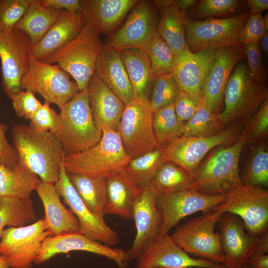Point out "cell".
Instances as JSON below:
<instances>
[{
    "label": "cell",
    "instance_id": "9a60e30c",
    "mask_svg": "<svg viewBox=\"0 0 268 268\" xmlns=\"http://www.w3.org/2000/svg\"><path fill=\"white\" fill-rule=\"evenodd\" d=\"M31 46L22 31L0 30L1 86L7 95L21 90L20 82L29 66Z\"/></svg>",
    "mask_w": 268,
    "mask_h": 268
},
{
    "label": "cell",
    "instance_id": "ab89813d",
    "mask_svg": "<svg viewBox=\"0 0 268 268\" xmlns=\"http://www.w3.org/2000/svg\"><path fill=\"white\" fill-rule=\"evenodd\" d=\"M183 125L177 117L174 104L154 111L153 127L159 147L181 136Z\"/></svg>",
    "mask_w": 268,
    "mask_h": 268
},
{
    "label": "cell",
    "instance_id": "f5cc1de1",
    "mask_svg": "<svg viewBox=\"0 0 268 268\" xmlns=\"http://www.w3.org/2000/svg\"><path fill=\"white\" fill-rule=\"evenodd\" d=\"M40 3L47 7L66 10L71 12L80 10L79 0H39Z\"/></svg>",
    "mask_w": 268,
    "mask_h": 268
},
{
    "label": "cell",
    "instance_id": "3957f363",
    "mask_svg": "<svg viewBox=\"0 0 268 268\" xmlns=\"http://www.w3.org/2000/svg\"><path fill=\"white\" fill-rule=\"evenodd\" d=\"M60 109L59 126L53 134L61 143L65 156L85 151L99 141L102 132L94 121L87 87Z\"/></svg>",
    "mask_w": 268,
    "mask_h": 268
},
{
    "label": "cell",
    "instance_id": "1f68e13d",
    "mask_svg": "<svg viewBox=\"0 0 268 268\" xmlns=\"http://www.w3.org/2000/svg\"><path fill=\"white\" fill-rule=\"evenodd\" d=\"M62 10L42 5L33 0L14 28L24 32L32 46L39 43L58 18Z\"/></svg>",
    "mask_w": 268,
    "mask_h": 268
},
{
    "label": "cell",
    "instance_id": "6da1fadb",
    "mask_svg": "<svg viewBox=\"0 0 268 268\" xmlns=\"http://www.w3.org/2000/svg\"><path fill=\"white\" fill-rule=\"evenodd\" d=\"M11 135L18 161L37 175L41 182L55 184L59 179L65 156L63 146L55 135L22 124L12 127Z\"/></svg>",
    "mask_w": 268,
    "mask_h": 268
},
{
    "label": "cell",
    "instance_id": "8992f818",
    "mask_svg": "<svg viewBox=\"0 0 268 268\" xmlns=\"http://www.w3.org/2000/svg\"><path fill=\"white\" fill-rule=\"evenodd\" d=\"M221 204L181 224L171 235L189 255L224 266L219 235L215 232V226L225 213Z\"/></svg>",
    "mask_w": 268,
    "mask_h": 268
},
{
    "label": "cell",
    "instance_id": "f6af8a7d",
    "mask_svg": "<svg viewBox=\"0 0 268 268\" xmlns=\"http://www.w3.org/2000/svg\"><path fill=\"white\" fill-rule=\"evenodd\" d=\"M246 127V143H255L266 137L268 132V97L249 119Z\"/></svg>",
    "mask_w": 268,
    "mask_h": 268
},
{
    "label": "cell",
    "instance_id": "f35d334b",
    "mask_svg": "<svg viewBox=\"0 0 268 268\" xmlns=\"http://www.w3.org/2000/svg\"><path fill=\"white\" fill-rule=\"evenodd\" d=\"M246 1L240 0H201L189 10L188 18L192 20L226 18L243 12Z\"/></svg>",
    "mask_w": 268,
    "mask_h": 268
},
{
    "label": "cell",
    "instance_id": "11a10c76",
    "mask_svg": "<svg viewBox=\"0 0 268 268\" xmlns=\"http://www.w3.org/2000/svg\"><path fill=\"white\" fill-rule=\"evenodd\" d=\"M247 264L254 268H268V254L253 256Z\"/></svg>",
    "mask_w": 268,
    "mask_h": 268
},
{
    "label": "cell",
    "instance_id": "277c9868",
    "mask_svg": "<svg viewBox=\"0 0 268 268\" xmlns=\"http://www.w3.org/2000/svg\"><path fill=\"white\" fill-rule=\"evenodd\" d=\"M131 160L118 131L106 130L96 144L85 151L65 156L64 164L67 173L107 178L123 170Z\"/></svg>",
    "mask_w": 268,
    "mask_h": 268
},
{
    "label": "cell",
    "instance_id": "f907efd6",
    "mask_svg": "<svg viewBox=\"0 0 268 268\" xmlns=\"http://www.w3.org/2000/svg\"><path fill=\"white\" fill-rule=\"evenodd\" d=\"M201 102L187 92L181 90L174 104L175 112L179 121L183 124L187 122L196 112Z\"/></svg>",
    "mask_w": 268,
    "mask_h": 268
},
{
    "label": "cell",
    "instance_id": "680465c9",
    "mask_svg": "<svg viewBox=\"0 0 268 268\" xmlns=\"http://www.w3.org/2000/svg\"><path fill=\"white\" fill-rule=\"evenodd\" d=\"M259 44L262 53L264 54L266 58L268 55V32H267L259 42Z\"/></svg>",
    "mask_w": 268,
    "mask_h": 268
},
{
    "label": "cell",
    "instance_id": "816d5d0a",
    "mask_svg": "<svg viewBox=\"0 0 268 268\" xmlns=\"http://www.w3.org/2000/svg\"><path fill=\"white\" fill-rule=\"evenodd\" d=\"M6 125L0 122V164L7 167H14L18 162V155L13 146L8 141Z\"/></svg>",
    "mask_w": 268,
    "mask_h": 268
},
{
    "label": "cell",
    "instance_id": "30bf717a",
    "mask_svg": "<svg viewBox=\"0 0 268 268\" xmlns=\"http://www.w3.org/2000/svg\"><path fill=\"white\" fill-rule=\"evenodd\" d=\"M69 75L58 65L38 61L31 56L20 88L38 94L45 101L60 109L79 92L77 84L70 80Z\"/></svg>",
    "mask_w": 268,
    "mask_h": 268
},
{
    "label": "cell",
    "instance_id": "c3c4849f",
    "mask_svg": "<svg viewBox=\"0 0 268 268\" xmlns=\"http://www.w3.org/2000/svg\"><path fill=\"white\" fill-rule=\"evenodd\" d=\"M268 31L262 14H250L240 31L238 40L244 46L253 42H259Z\"/></svg>",
    "mask_w": 268,
    "mask_h": 268
},
{
    "label": "cell",
    "instance_id": "6f0895ef",
    "mask_svg": "<svg viewBox=\"0 0 268 268\" xmlns=\"http://www.w3.org/2000/svg\"><path fill=\"white\" fill-rule=\"evenodd\" d=\"M175 1L178 8L186 14H187V11L192 9L198 1L197 0H178Z\"/></svg>",
    "mask_w": 268,
    "mask_h": 268
},
{
    "label": "cell",
    "instance_id": "d4e9b609",
    "mask_svg": "<svg viewBox=\"0 0 268 268\" xmlns=\"http://www.w3.org/2000/svg\"><path fill=\"white\" fill-rule=\"evenodd\" d=\"M138 0H81L80 10L86 22L98 33L115 32Z\"/></svg>",
    "mask_w": 268,
    "mask_h": 268
},
{
    "label": "cell",
    "instance_id": "e0dca14e",
    "mask_svg": "<svg viewBox=\"0 0 268 268\" xmlns=\"http://www.w3.org/2000/svg\"><path fill=\"white\" fill-rule=\"evenodd\" d=\"M136 260L139 268H227L207 260L192 257L168 233L156 237Z\"/></svg>",
    "mask_w": 268,
    "mask_h": 268
},
{
    "label": "cell",
    "instance_id": "bcb514c9",
    "mask_svg": "<svg viewBox=\"0 0 268 268\" xmlns=\"http://www.w3.org/2000/svg\"><path fill=\"white\" fill-rule=\"evenodd\" d=\"M47 101L43 104L31 116L30 125L39 132H50L54 134L60 124V116L50 106Z\"/></svg>",
    "mask_w": 268,
    "mask_h": 268
},
{
    "label": "cell",
    "instance_id": "681fc988",
    "mask_svg": "<svg viewBox=\"0 0 268 268\" xmlns=\"http://www.w3.org/2000/svg\"><path fill=\"white\" fill-rule=\"evenodd\" d=\"M248 67L253 78L257 82L264 81L267 69L262 61V53L259 42H253L244 46Z\"/></svg>",
    "mask_w": 268,
    "mask_h": 268
},
{
    "label": "cell",
    "instance_id": "d6986e66",
    "mask_svg": "<svg viewBox=\"0 0 268 268\" xmlns=\"http://www.w3.org/2000/svg\"><path fill=\"white\" fill-rule=\"evenodd\" d=\"M74 251L104 257L114 261L120 268H127L131 260L127 251L123 249L94 241L81 233H68L47 237L42 244L35 264H41L57 254Z\"/></svg>",
    "mask_w": 268,
    "mask_h": 268
},
{
    "label": "cell",
    "instance_id": "7402d4cb",
    "mask_svg": "<svg viewBox=\"0 0 268 268\" xmlns=\"http://www.w3.org/2000/svg\"><path fill=\"white\" fill-rule=\"evenodd\" d=\"M245 57L243 45L215 50L213 61L202 91L203 100L213 113L218 114L230 76L236 65Z\"/></svg>",
    "mask_w": 268,
    "mask_h": 268
},
{
    "label": "cell",
    "instance_id": "4fadbf2b",
    "mask_svg": "<svg viewBox=\"0 0 268 268\" xmlns=\"http://www.w3.org/2000/svg\"><path fill=\"white\" fill-rule=\"evenodd\" d=\"M126 18L105 44L119 51L133 48L144 50L157 32L160 18L153 0H138Z\"/></svg>",
    "mask_w": 268,
    "mask_h": 268
},
{
    "label": "cell",
    "instance_id": "5bb4252c",
    "mask_svg": "<svg viewBox=\"0 0 268 268\" xmlns=\"http://www.w3.org/2000/svg\"><path fill=\"white\" fill-rule=\"evenodd\" d=\"M238 131L237 126H231L206 136H181L161 147L164 158L193 175L202 159L211 149L235 142L238 139Z\"/></svg>",
    "mask_w": 268,
    "mask_h": 268
},
{
    "label": "cell",
    "instance_id": "7c38bea8",
    "mask_svg": "<svg viewBox=\"0 0 268 268\" xmlns=\"http://www.w3.org/2000/svg\"><path fill=\"white\" fill-rule=\"evenodd\" d=\"M225 213L237 216L250 235L260 236L268 229V191L265 188L242 185L226 194L221 204Z\"/></svg>",
    "mask_w": 268,
    "mask_h": 268
},
{
    "label": "cell",
    "instance_id": "db71d44e",
    "mask_svg": "<svg viewBox=\"0 0 268 268\" xmlns=\"http://www.w3.org/2000/svg\"><path fill=\"white\" fill-rule=\"evenodd\" d=\"M246 3L250 9V14H262L268 8V0H248Z\"/></svg>",
    "mask_w": 268,
    "mask_h": 268
},
{
    "label": "cell",
    "instance_id": "f546056e",
    "mask_svg": "<svg viewBox=\"0 0 268 268\" xmlns=\"http://www.w3.org/2000/svg\"><path fill=\"white\" fill-rule=\"evenodd\" d=\"M120 53L135 98L148 99L154 76L147 54L135 48L122 50Z\"/></svg>",
    "mask_w": 268,
    "mask_h": 268
},
{
    "label": "cell",
    "instance_id": "836d02e7",
    "mask_svg": "<svg viewBox=\"0 0 268 268\" xmlns=\"http://www.w3.org/2000/svg\"><path fill=\"white\" fill-rule=\"evenodd\" d=\"M67 173L80 198L89 210L95 215L104 217L107 201L106 178Z\"/></svg>",
    "mask_w": 268,
    "mask_h": 268
},
{
    "label": "cell",
    "instance_id": "d6a6232c",
    "mask_svg": "<svg viewBox=\"0 0 268 268\" xmlns=\"http://www.w3.org/2000/svg\"><path fill=\"white\" fill-rule=\"evenodd\" d=\"M187 18V14L178 8L175 0L160 12L157 32L176 57L187 48L185 27Z\"/></svg>",
    "mask_w": 268,
    "mask_h": 268
},
{
    "label": "cell",
    "instance_id": "6125c7cd",
    "mask_svg": "<svg viewBox=\"0 0 268 268\" xmlns=\"http://www.w3.org/2000/svg\"><path fill=\"white\" fill-rule=\"evenodd\" d=\"M136 268H137V267H136Z\"/></svg>",
    "mask_w": 268,
    "mask_h": 268
},
{
    "label": "cell",
    "instance_id": "8d00e7d4",
    "mask_svg": "<svg viewBox=\"0 0 268 268\" xmlns=\"http://www.w3.org/2000/svg\"><path fill=\"white\" fill-rule=\"evenodd\" d=\"M165 161L162 148L158 147L141 156L131 159L124 170L142 189L152 181L158 169Z\"/></svg>",
    "mask_w": 268,
    "mask_h": 268
},
{
    "label": "cell",
    "instance_id": "b9f144b4",
    "mask_svg": "<svg viewBox=\"0 0 268 268\" xmlns=\"http://www.w3.org/2000/svg\"><path fill=\"white\" fill-rule=\"evenodd\" d=\"M181 89L173 73L154 76L149 97V102L154 111L174 104Z\"/></svg>",
    "mask_w": 268,
    "mask_h": 268
},
{
    "label": "cell",
    "instance_id": "9f6ffc18",
    "mask_svg": "<svg viewBox=\"0 0 268 268\" xmlns=\"http://www.w3.org/2000/svg\"><path fill=\"white\" fill-rule=\"evenodd\" d=\"M268 232L261 235L257 243L253 256L268 254Z\"/></svg>",
    "mask_w": 268,
    "mask_h": 268
},
{
    "label": "cell",
    "instance_id": "94428289",
    "mask_svg": "<svg viewBox=\"0 0 268 268\" xmlns=\"http://www.w3.org/2000/svg\"><path fill=\"white\" fill-rule=\"evenodd\" d=\"M241 268H254L248 264H246L243 266Z\"/></svg>",
    "mask_w": 268,
    "mask_h": 268
},
{
    "label": "cell",
    "instance_id": "83f0119b",
    "mask_svg": "<svg viewBox=\"0 0 268 268\" xmlns=\"http://www.w3.org/2000/svg\"><path fill=\"white\" fill-rule=\"evenodd\" d=\"M36 191L43 205L51 236L81 233L77 218L63 204L54 184L40 181Z\"/></svg>",
    "mask_w": 268,
    "mask_h": 268
},
{
    "label": "cell",
    "instance_id": "5b68a950",
    "mask_svg": "<svg viewBox=\"0 0 268 268\" xmlns=\"http://www.w3.org/2000/svg\"><path fill=\"white\" fill-rule=\"evenodd\" d=\"M104 44L100 34L86 23L79 34L45 61L57 64L75 80L79 91L87 87L95 73Z\"/></svg>",
    "mask_w": 268,
    "mask_h": 268
},
{
    "label": "cell",
    "instance_id": "60d3db41",
    "mask_svg": "<svg viewBox=\"0 0 268 268\" xmlns=\"http://www.w3.org/2000/svg\"><path fill=\"white\" fill-rule=\"evenodd\" d=\"M144 51L148 57L154 76L173 73L176 56L157 32Z\"/></svg>",
    "mask_w": 268,
    "mask_h": 268
},
{
    "label": "cell",
    "instance_id": "7a4b0ae2",
    "mask_svg": "<svg viewBox=\"0 0 268 268\" xmlns=\"http://www.w3.org/2000/svg\"><path fill=\"white\" fill-rule=\"evenodd\" d=\"M246 140L245 128L233 143L221 146L210 154L194 173L191 189L206 194H227L243 185L239 163Z\"/></svg>",
    "mask_w": 268,
    "mask_h": 268
},
{
    "label": "cell",
    "instance_id": "e575fe53",
    "mask_svg": "<svg viewBox=\"0 0 268 268\" xmlns=\"http://www.w3.org/2000/svg\"><path fill=\"white\" fill-rule=\"evenodd\" d=\"M37 220V213L30 198H0V239L6 226L21 227Z\"/></svg>",
    "mask_w": 268,
    "mask_h": 268
},
{
    "label": "cell",
    "instance_id": "ee69618b",
    "mask_svg": "<svg viewBox=\"0 0 268 268\" xmlns=\"http://www.w3.org/2000/svg\"><path fill=\"white\" fill-rule=\"evenodd\" d=\"M33 0H0V30L14 28Z\"/></svg>",
    "mask_w": 268,
    "mask_h": 268
},
{
    "label": "cell",
    "instance_id": "cb8c5ba5",
    "mask_svg": "<svg viewBox=\"0 0 268 268\" xmlns=\"http://www.w3.org/2000/svg\"><path fill=\"white\" fill-rule=\"evenodd\" d=\"M86 23L80 10L71 12L62 10L40 41L31 46V57L45 62L52 54L75 38Z\"/></svg>",
    "mask_w": 268,
    "mask_h": 268
},
{
    "label": "cell",
    "instance_id": "4dcf8cb0",
    "mask_svg": "<svg viewBox=\"0 0 268 268\" xmlns=\"http://www.w3.org/2000/svg\"><path fill=\"white\" fill-rule=\"evenodd\" d=\"M40 181L37 175L19 161L12 167L0 164V198H29Z\"/></svg>",
    "mask_w": 268,
    "mask_h": 268
},
{
    "label": "cell",
    "instance_id": "9c48e42d",
    "mask_svg": "<svg viewBox=\"0 0 268 268\" xmlns=\"http://www.w3.org/2000/svg\"><path fill=\"white\" fill-rule=\"evenodd\" d=\"M153 115L148 99L134 98L125 106L117 130L131 159L159 147L153 130Z\"/></svg>",
    "mask_w": 268,
    "mask_h": 268
},
{
    "label": "cell",
    "instance_id": "44dd1931",
    "mask_svg": "<svg viewBox=\"0 0 268 268\" xmlns=\"http://www.w3.org/2000/svg\"><path fill=\"white\" fill-rule=\"evenodd\" d=\"M222 249L227 268H241L253 255L260 236L246 232L239 217L224 213L217 224Z\"/></svg>",
    "mask_w": 268,
    "mask_h": 268
},
{
    "label": "cell",
    "instance_id": "91938a15",
    "mask_svg": "<svg viewBox=\"0 0 268 268\" xmlns=\"http://www.w3.org/2000/svg\"><path fill=\"white\" fill-rule=\"evenodd\" d=\"M0 268H10L4 257L0 255Z\"/></svg>",
    "mask_w": 268,
    "mask_h": 268
},
{
    "label": "cell",
    "instance_id": "8fae6325",
    "mask_svg": "<svg viewBox=\"0 0 268 268\" xmlns=\"http://www.w3.org/2000/svg\"><path fill=\"white\" fill-rule=\"evenodd\" d=\"M51 236L44 217L21 227H8L0 239V255L10 268H32L42 244Z\"/></svg>",
    "mask_w": 268,
    "mask_h": 268
},
{
    "label": "cell",
    "instance_id": "603a6c76",
    "mask_svg": "<svg viewBox=\"0 0 268 268\" xmlns=\"http://www.w3.org/2000/svg\"><path fill=\"white\" fill-rule=\"evenodd\" d=\"M215 50L193 53L187 48L176 57L173 74L176 82L181 90L199 102L202 98V88L213 63Z\"/></svg>",
    "mask_w": 268,
    "mask_h": 268
},
{
    "label": "cell",
    "instance_id": "ac0fdd59",
    "mask_svg": "<svg viewBox=\"0 0 268 268\" xmlns=\"http://www.w3.org/2000/svg\"><path fill=\"white\" fill-rule=\"evenodd\" d=\"M54 185L59 196L63 198L64 202L77 218L82 234L92 240L110 246L119 242L118 234L106 224L104 217L91 212L81 200L67 176L64 160L59 179Z\"/></svg>",
    "mask_w": 268,
    "mask_h": 268
},
{
    "label": "cell",
    "instance_id": "ffe728a7",
    "mask_svg": "<svg viewBox=\"0 0 268 268\" xmlns=\"http://www.w3.org/2000/svg\"><path fill=\"white\" fill-rule=\"evenodd\" d=\"M159 194L152 182L143 188L133 208L136 234L131 248L127 251L129 259H136L144 247L157 237L162 217L157 206Z\"/></svg>",
    "mask_w": 268,
    "mask_h": 268
},
{
    "label": "cell",
    "instance_id": "d590c367",
    "mask_svg": "<svg viewBox=\"0 0 268 268\" xmlns=\"http://www.w3.org/2000/svg\"><path fill=\"white\" fill-rule=\"evenodd\" d=\"M152 182L160 196L191 189L193 176L175 164L165 161Z\"/></svg>",
    "mask_w": 268,
    "mask_h": 268
},
{
    "label": "cell",
    "instance_id": "4316f807",
    "mask_svg": "<svg viewBox=\"0 0 268 268\" xmlns=\"http://www.w3.org/2000/svg\"><path fill=\"white\" fill-rule=\"evenodd\" d=\"M95 74L123 101L125 106L135 98L120 51L104 43L96 62Z\"/></svg>",
    "mask_w": 268,
    "mask_h": 268
},
{
    "label": "cell",
    "instance_id": "7bdbcfd3",
    "mask_svg": "<svg viewBox=\"0 0 268 268\" xmlns=\"http://www.w3.org/2000/svg\"><path fill=\"white\" fill-rule=\"evenodd\" d=\"M243 184L266 188L268 186V152L265 146L253 149L249 162L241 178Z\"/></svg>",
    "mask_w": 268,
    "mask_h": 268
},
{
    "label": "cell",
    "instance_id": "484cf974",
    "mask_svg": "<svg viewBox=\"0 0 268 268\" xmlns=\"http://www.w3.org/2000/svg\"><path fill=\"white\" fill-rule=\"evenodd\" d=\"M88 100L95 123L102 132L117 130L125 105L94 73L87 86Z\"/></svg>",
    "mask_w": 268,
    "mask_h": 268
},
{
    "label": "cell",
    "instance_id": "ba28073f",
    "mask_svg": "<svg viewBox=\"0 0 268 268\" xmlns=\"http://www.w3.org/2000/svg\"><path fill=\"white\" fill-rule=\"evenodd\" d=\"M249 10L226 18L185 21L186 42L188 49L196 53L241 45L238 36L248 18Z\"/></svg>",
    "mask_w": 268,
    "mask_h": 268
},
{
    "label": "cell",
    "instance_id": "74e56055",
    "mask_svg": "<svg viewBox=\"0 0 268 268\" xmlns=\"http://www.w3.org/2000/svg\"><path fill=\"white\" fill-rule=\"evenodd\" d=\"M225 124L213 113L202 98L193 116L183 125L181 136H206L217 134L223 129Z\"/></svg>",
    "mask_w": 268,
    "mask_h": 268
},
{
    "label": "cell",
    "instance_id": "7dc6e473",
    "mask_svg": "<svg viewBox=\"0 0 268 268\" xmlns=\"http://www.w3.org/2000/svg\"><path fill=\"white\" fill-rule=\"evenodd\" d=\"M12 101L16 115L29 120L31 116L42 105L35 93L28 90H21L18 92L7 95Z\"/></svg>",
    "mask_w": 268,
    "mask_h": 268
},
{
    "label": "cell",
    "instance_id": "2e32d148",
    "mask_svg": "<svg viewBox=\"0 0 268 268\" xmlns=\"http://www.w3.org/2000/svg\"><path fill=\"white\" fill-rule=\"evenodd\" d=\"M226 198V194H206L191 189L159 196L157 203L162 223L158 235L168 233L187 216L217 207L225 201Z\"/></svg>",
    "mask_w": 268,
    "mask_h": 268
},
{
    "label": "cell",
    "instance_id": "52a82bcc",
    "mask_svg": "<svg viewBox=\"0 0 268 268\" xmlns=\"http://www.w3.org/2000/svg\"><path fill=\"white\" fill-rule=\"evenodd\" d=\"M268 95L266 82L254 80L247 64L239 62L227 83L224 94L225 107L217 117L224 124L239 119L249 120Z\"/></svg>",
    "mask_w": 268,
    "mask_h": 268
},
{
    "label": "cell",
    "instance_id": "f1b7e54d",
    "mask_svg": "<svg viewBox=\"0 0 268 268\" xmlns=\"http://www.w3.org/2000/svg\"><path fill=\"white\" fill-rule=\"evenodd\" d=\"M140 188L123 169L106 178L107 201L105 214L133 218V208Z\"/></svg>",
    "mask_w": 268,
    "mask_h": 268
}]
</instances>
